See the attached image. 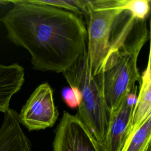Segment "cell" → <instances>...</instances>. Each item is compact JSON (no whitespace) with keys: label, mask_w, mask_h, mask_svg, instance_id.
<instances>
[{"label":"cell","mask_w":151,"mask_h":151,"mask_svg":"<svg viewBox=\"0 0 151 151\" xmlns=\"http://www.w3.org/2000/svg\"><path fill=\"white\" fill-rule=\"evenodd\" d=\"M8 2L12 6L0 21L9 40L29 53L34 69L63 73L87 51L82 16L37 0Z\"/></svg>","instance_id":"6da1fadb"},{"label":"cell","mask_w":151,"mask_h":151,"mask_svg":"<svg viewBox=\"0 0 151 151\" xmlns=\"http://www.w3.org/2000/svg\"><path fill=\"white\" fill-rule=\"evenodd\" d=\"M149 38L146 20L136 19L124 12L117 20L109 52L99 73L102 92L110 117L123 99L136 87L140 76L137 59Z\"/></svg>","instance_id":"7a4b0ae2"},{"label":"cell","mask_w":151,"mask_h":151,"mask_svg":"<svg viewBox=\"0 0 151 151\" xmlns=\"http://www.w3.org/2000/svg\"><path fill=\"white\" fill-rule=\"evenodd\" d=\"M62 74L77 99L76 115L101 146L109 129L110 114L103 94L100 75L91 74L87 51Z\"/></svg>","instance_id":"3957f363"},{"label":"cell","mask_w":151,"mask_h":151,"mask_svg":"<svg viewBox=\"0 0 151 151\" xmlns=\"http://www.w3.org/2000/svg\"><path fill=\"white\" fill-rule=\"evenodd\" d=\"M87 53L92 76L99 74L116 24L125 12L124 0H86Z\"/></svg>","instance_id":"277c9868"},{"label":"cell","mask_w":151,"mask_h":151,"mask_svg":"<svg viewBox=\"0 0 151 151\" xmlns=\"http://www.w3.org/2000/svg\"><path fill=\"white\" fill-rule=\"evenodd\" d=\"M58 111L55 106L53 91L48 83L38 86L18 114L21 124L29 131L51 127L55 123Z\"/></svg>","instance_id":"5b68a950"},{"label":"cell","mask_w":151,"mask_h":151,"mask_svg":"<svg viewBox=\"0 0 151 151\" xmlns=\"http://www.w3.org/2000/svg\"><path fill=\"white\" fill-rule=\"evenodd\" d=\"M53 151H101L100 146L76 115L64 111L55 130Z\"/></svg>","instance_id":"8992f818"},{"label":"cell","mask_w":151,"mask_h":151,"mask_svg":"<svg viewBox=\"0 0 151 151\" xmlns=\"http://www.w3.org/2000/svg\"><path fill=\"white\" fill-rule=\"evenodd\" d=\"M136 87L123 100L116 113L110 117L101 151H122L128 138L133 109L136 102Z\"/></svg>","instance_id":"52a82bcc"},{"label":"cell","mask_w":151,"mask_h":151,"mask_svg":"<svg viewBox=\"0 0 151 151\" xmlns=\"http://www.w3.org/2000/svg\"><path fill=\"white\" fill-rule=\"evenodd\" d=\"M31 143L24 133L18 113L9 109L0 127V151H31Z\"/></svg>","instance_id":"ba28073f"},{"label":"cell","mask_w":151,"mask_h":151,"mask_svg":"<svg viewBox=\"0 0 151 151\" xmlns=\"http://www.w3.org/2000/svg\"><path fill=\"white\" fill-rule=\"evenodd\" d=\"M25 81L24 68L18 63L0 64V111L5 113L9 109L10 101L21 88Z\"/></svg>","instance_id":"9c48e42d"},{"label":"cell","mask_w":151,"mask_h":151,"mask_svg":"<svg viewBox=\"0 0 151 151\" xmlns=\"http://www.w3.org/2000/svg\"><path fill=\"white\" fill-rule=\"evenodd\" d=\"M149 52L146 68L140 76V87L133 111L129 136L139 127L147 116L151 114L150 47Z\"/></svg>","instance_id":"30bf717a"},{"label":"cell","mask_w":151,"mask_h":151,"mask_svg":"<svg viewBox=\"0 0 151 151\" xmlns=\"http://www.w3.org/2000/svg\"><path fill=\"white\" fill-rule=\"evenodd\" d=\"M151 114L126 140L122 151H151Z\"/></svg>","instance_id":"8fae6325"},{"label":"cell","mask_w":151,"mask_h":151,"mask_svg":"<svg viewBox=\"0 0 151 151\" xmlns=\"http://www.w3.org/2000/svg\"><path fill=\"white\" fill-rule=\"evenodd\" d=\"M150 8V0H124V11L139 20H146Z\"/></svg>","instance_id":"7c38bea8"}]
</instances>
